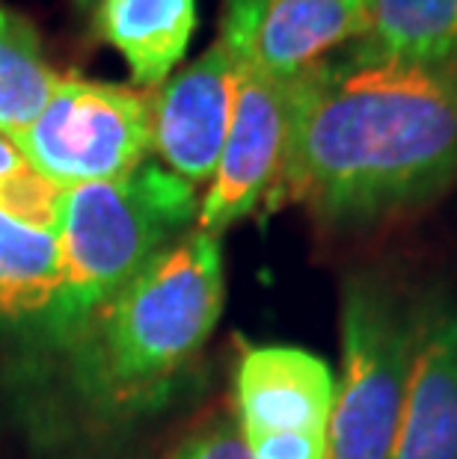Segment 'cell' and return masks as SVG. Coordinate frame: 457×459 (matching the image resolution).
I'll return each mask as SVG.
<instances>
[{
  "mask_svg": "<svg viewBox=\"0 0 457 459\" xmlns=\"http://www.w3.org/2000/svg\"><path fill=\"white\" fill-rule=\"evenodd\" d=\"M457 181V63L347 45L291 77V131L268 211L303 204L365 231L427 208Z\"/></svg>",
  "mask_w": 457,
  "mask_h": 459,
  "instance_id": "cell-1",
  "label": "cell"
},
{
  "mask_svg": "<svg viewBox=\"0 0 457 459\" xmlns=\"http://www.w3.org/2000/svg\"><path fill=\"white\" fill-rule=\"evenodd\" d=\"M223 302L220 238L188 231L107 299L72 341L75 383L110 412L158 403L206 347Z\"/></svg>",
  "mask_w": 457,
  "mask_h": 459,
  "instance_id": "cell-2",
  "label": "cell"
},
{
  "mask_svg": "<svg viewBox=\"0 0 457 459\" xmlns=\"http://www.w3.org/2000/svg\"><path fill=\"white\" fill-rule=\"evenodd\" d=\"M199 217L197 187L145 160L125 178L69 187L60 208V288L42 315L57 347H72L92 315Z\"/></svg>",
  "mask_w": 457,
  "mask_h": 459,
  "instance_id": "cell-3",
  "label": "cell"
},
{
  "mask_svg": "<svg viewBox=\"0 0 457 459\" xmlns=\"http://www.w3.org/2000/svg\"><path fill=\"white\" fill-rule=\"evenodd\" d=\"M416 302L383 273L347 276L327 459H389L413 365Z\"/></svg>",
  "mask_w": 457,
  "mask_h": 459,
  "instance_id": "cell-4",
  "label": "cell"
},
{
  "mask_svg": "<svg viewBox=\"0 0 457 459\" xmlns=\"http://www.w3.org/2000/svg\"><path fill=\"white\" fill-rule=\"evenodd\" d=\"M15 145L36 172L66 190L125 178L152 154V95L60 74Z\"/></svg>",
  "mask_w": 457,
  "mask_h": 459,
  "instance_id": "cell-5",
  "label": "cell"
},
{
  "mask_svg": "<svg viewBox=\"0 0 457 459\" xmlns=\"http://www.w3.org/2000/svg\"><path fill=\"white\" fill-rule=\"evenodd\" d=\"M336 377L300 347H247L235 368L238 433L252 459H327Z\"/></svg>",
  "mask_w": 457,
  "mask_h": 459,
  "instance_id": "cell-6",
  "label": "cell"
},
{
  "mask_svg": "<svg viewBox=\"0 0 457 459\" xmlns=\"http://www.w3.org/2000/svg\"><path fill=\"white\" fill-rule=\"evenodd\" d=\"M291 131V77H270L241 65L235 110L220 163L199 199V231L220 234L268 208Z\"/></svg>",
  "mask_w": 457,
  "mask_h": 459,
  "instance_id": "cell-7",
  "label": "cell"
},
{
  "mask_svg": "<svg viewBox=\"0 0 457 459\" xmlns=\"http://www.w3.org/2000/svg\"><path fill=\"white\" fill-rule=\"evenodd\" d=\"M372 0H223L217 42L270 77H297L368 30Z\"/></svg>",
  "mask_w": 457,
  "mask_h": 459,
  "instance_id": "cell-8",
  "label": "cell"
},
{
  "mask_svg": "<svg viewBox=\"0 0 457 459\" xmlns=\"http://www.w3.org/2000/svg\"><path fill=\"white\" fill-rule=\"evenodd\" d=\"M241 63L220 42L152 90V152L193 187L220 163L235 110Z\"/></svg>",
  "mask_w": 457,
  "mask_h": 459,
  "instance_id": "cell-9",
  "label": "cell"
},
{
  "mask_svg": "<svg viewBox=\"0 0 457 459\" xmlns=\"http://www.w3.org/2000/svg\"><path fill=\"white\" fill-rule=\"evenodd\" d=\"M389 459H457V297L416 302L413 365Z\"/></svg>",
  "mask_w": 457,
  "mask_h": 459,
  "instance_id": "cell-10",
  "label": "cell"
},
{
  "mask_svg": "<svg viewBox=\"0 0 457 459\" xmlns=\"http://www.w3.org/2000/svg\"><path fill=\"white\" fill-rule=\"evenodd\" d=\"M197 24V0H99L95 6V30L145 90H158L172 74Z\"/></svg>",
  "mask_w": 457,
  "mask_h": 459,
  "instance_id": "cell-11",
  "label": "cell"
},
{
  "mask_svg": "<svg viewBox=\"0 0 457 459\" xmlns=\"http://www.w3.org/2000/svg\"><path fill=\"white\" fill-rule=\"evenodd\" d=\"M60 238L0 213V320L45 315L60 288Z\"/></svg>",
  "mask_w": 457,
  "mask_h": 459,
  "instance_id": "cell-12",
  "label": "cell"
},
{
  "mask_svg": "<svg viewBox=\"0 0 457 459\" xmlns=\"http://www.w3.org/2000/svg\"><path fill=\"white\" fill-rule=\"evenodd\" d=\"M356 42L398 60L457 63V0H372Z\"/></svg>",
  "mask_w": 457,
  "mask_h": 459,
  "instance_id": "cell-13",
  "label": "cell"
},
{
  "mask_svg": "<svg viewBox=\"0 0 457 459\" xmlns=\"http://www.w3.org/2000/svg\"><path fill=\"white\" fill-rule=\"evenodd\" d=\"M60 81L42 39L22 13L0 0V134L15 136L36 119Z\"/></svg>",
  "mask_w": 457,
  "mask_h": 459,
  "instance_id": "cell-14",
  "label": "cell"
},
{
  "mask_svg": "<svg viewBox=\"0 0 457 459\" xmlns=\"http://www.w3.org/2000/svg\"><path fill=\"white\" fill-rule=\"evenodd\" d=\"M63 196L66 187L45 178L31 163H24L22 169H15L0 181V213H6V217L18 222H27V226L57 231Z\"/></svg>",
  "mask_w": 457,
  "mask_h": 459,
  "instance_id": "cell-15",
  "label": "cell"
},
{
  "mask_svg": "<svg viewBox=\"0 0 457 459\" xmlns=\"http://www.w3.org/2000/svg\"><path fill=\"white\" fill-rule=\"evenodd\" d=\"M172 459H252L238 427L232 421H214L190 436Z\"/></svg>",
  "mask_w": 457,
  "mask_h": 459,
  "instance_id": "cell-16",
  "label": "cell"
},
{
  "mask_svg": "<svg viewBox=\"0 0 457 459\" xmlns=\"http://www.w3.org/2000/svg\"><path fill=\"white\" fill-rule=\"evenodd\" d=\"M27 160H24V154L18 152V145L13 136H6V134H0V181L6 178V175H13L15 169H22Z\"/></svg>",
  "mask_w": 457,
  "mask_h": 459,
  "instance_id": "cell-17",
  "label": "cell"
},
{
  "mask_svg": "<svg viewBox=\"0 0 457 459\" xmlns=\"http://www.w3.org/2000/svg\"><path fill=\"white\" fill-rule=\"evenodd\" d=\"M77 9H92V6H99V0H75Z\"/></svg>",
  "mask_w": 457,
  "mask_h": 459,
  "instance_id": "cell-18",
  "label": "cell"
}]
</instances>
